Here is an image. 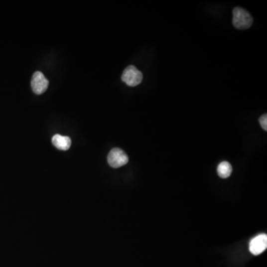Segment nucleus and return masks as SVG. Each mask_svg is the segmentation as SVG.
Listing matches in <instances>:
<instances>
[{
  "label": "nucleus",
  "instance_id": "423d86ee",
  "mask_svg": "<svg viewBox=\"0 0 267 267\" xmlns=\"http://www.w3.org/2000/svg\"><path fill=\"white\" fill-rule=\"evenodd\" d=\"M52 142L54 146L62 151L69 149L71 145V138L60 134H55L52 138Z\"/></svg>",
  "mask_w": 267,
  "mask_h": 267
},
{
  "label": "nucleus",
  "instance_id": "39448f33",
  "mask_svg": "<svg viewBox=\"0 0 267 267\" xmlns=\"http://www.w3.org/2000/svg\"><path fill=\"white\" fill-rule=\"evenodd\" d=\"M267 236L265 234L259 235L252 240L250 244V250L254 256H259L267 250Z\"/></svg>",
  "mask_w": 267,
  "mask_h": 267
},
{
  "label": "nucleus",
  "instance_id": "6e6552de",
  "mask_svg": "<svg viewBox=\"0 0 267 267\" xmlns=\"http://www.w3.org/2000/svg\"><path fill=\"white\" fill-rule=\"evenodd\" d=\"M259 123H260L261 126H262V129L265 131H267V114L262 115L260 118H259Z\"/></svg>",
  "mask_w": 267,
  "mask_h": 267
},
{
  "label": "nucleus",
  "instance_id": "0eeeda50",
  "mask_svg": "<svg viewBox=\"0 0 267 267\" xmlns=\"http://www.w3.org/2000/svg\"><path fill=\"white\" fill-rule=\"evenodd\" d=\"M233 172V167L228 162L224 161L218 166V174L221 178H227Z\"/></svg>",
  "mask_w": 267,
  "mask_h": 267
},
{
  "label": "nucleus",
  "instance_id": "f03ea898",
  "mask_svg": "<svg viewBox=\"0 0 267 267\" xmlns=\"http://www.w3.org/2000/svg\"><path fill=\"white\" fill-rule=\"evenodd\" d=\"M142 77H143L141 71H139L136 67L130 66L124 70L121 78L126 84L131 87H134L140 84Z\"/></svg>",
  "mask_w": 267,
  "mask_h": 267
},
{
  "label": "nucleus",
  "instance_id": "7ed1b4c3",
  "mask_svg": "<svg viewBox=\"0 0 267 267\" xmlns=\"http://www.w3.org/2000/svg\"><path fill=\"white\" fill-rule=\"evenodd\" d=\"M129 162L127 154L119 148H115L111 150L108 155V163L112 168H120L125 166Z\"/></svg>",
  "mask_w": 267,
  "mask_h": 267
},
{
  "label": "nucleus",
  "instance_id": "20e7f679",
  "mask_svg": "<svg viewBox=\"0 0 267 267\" xmlns=\"http://www.w3.org/2000/svg\"><path fill=\"white\" fill-rule=\"evenodd\" d=\"M31 84L33 92L36 95H41L47 90L49 83L42 72L36 71L33 74Z\"/></svg>",
  "mask_w": 267,
  "mask_h": 267
},
{
  "label": "nucleus",
  "instance_id": "f257e3e1",
  "mask_svg": "<svg viewBox=\"0 0 267 267\" xmlns=\"http://www.w3.org/2000/svg\"><path fill=\"white\" fill-rule=\"evenodd\" d=\"M233 22L234 26L238 29H247L253 25V18L247 10L235 7L233 10Z\"/></svg>",
  "mask_w": 267,
  "mask_h": 267
}]
</instances>
